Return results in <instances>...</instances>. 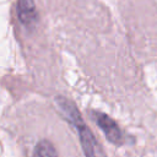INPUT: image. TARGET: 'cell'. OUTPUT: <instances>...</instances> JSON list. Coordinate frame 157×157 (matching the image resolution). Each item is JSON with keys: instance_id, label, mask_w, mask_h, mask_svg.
I'll use <instances>...</instances> for the list:
<instances>
[{"instance_id": "1", "label": "cell", "mask_w": 157, "mask_h": 157, "mask_svg": "<svg viewBox=\"0 0 157 157\" xmlns=\"http://www.w3.org/2000/svg\"><path fill=\"white\" fill-rule=\"evenodd\" d=\"M56 102H58L59 108L63 110V113L67 118V120H70V123L74 124L75 128L77 129L85 156L86 157H107L103 151V147L97 142L92 131L85 125L76 107L71 102H69L67 99H65L63 97H59L56 99Z\"/></svg>"}, {"instance_id": "3", "label": "cell", "mask_w": 157, "mask_h": 157, "mask_svg": "<svg viewBox=\"0 0 157 157\" xmlns=\"http://www.w3.org/2000/svg\"><path fill=\"white\" fill-rule=\"evenodd\" d=\"M17 13L20 21L26 25L31 26L37 20V12H36V5L33 0H18L17 2Z\"/></svg>"}, {"instance_id": "4", "label": "cell", "mask_w": 157, "mask_h": 157, "mask_svg": "<svg viewBox=\"0 0 157 157\" xmlns=\"http://www.w3.org/2000/svg\"><path fill=\"white\" fill-rule=\"evenodd\" d=\"M36 152L38 157H58L54 146L45 140L38 142V145L36 146Z\"/></svg>"}, {"instance_id": "2", "label": "cell", "mask_w": 157, "mask_h": 157, "mask_svg": "<svg viewBox=\"0 0 157 157\" xmlns=\"http://www.w3.org/2000/svg\"><path fill=\"white\" fill-rule=\"evenodd\" d=\"M93 118H94L97 125L104 131L105 137L112 144H115V145L123 144V132L112 118H109L108 115H105L103 113H98V112L93 113Z\"/></svg>"}]
</instances>
